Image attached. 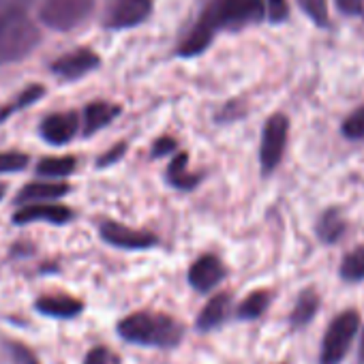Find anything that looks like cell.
Returning a JSON list of instances; mask_svg holds the SVG:
<instances>
[{
  "mask_svg": "<svg viewBox=\"0 0 364 364\" xmlns=\"http://www.w3.org/2000/svg\"><path fill=\"white\" fill-rule=\"evenodd\" d=\"M101 65V58L88 50V48H80L73 50L65 56H60L58 60L52 63V73H56L63 80H80L84 75H88L90 71H95Z\"/></svg>",
  "mask_w": 364,
  "mask_h": 364,
  "instance_id": "8fae6325",
  "label": "cell"
},
{
  "mask_svg": "<svg viewBox=\"0 0 364 364\" xmlns=\"http://www.w3.org/2000/svg\"><path fill=\"white\" fill-rule=\"evenodd\" d=\"M360 323L362 319L355 309L338 311L323 330L319 345V364H343L358 338Z\"/></svg>",
  "mask_w": 364,
  "mask_h": 364,
  "instance_id": "3957f363",
  "label": "cell"
},
{
  "mask_svg": "<svg viewBox=\"0 0 364 364\" xmlns=\"http://www.w3.org/2000/svg\"><path fill=\"white\" fill-rule=\"evenodd\" d=\"M28 165V154L24 152H0V171H20Z\"/></svg>",
  "mask_w": 364,
  "mask_h": 364,
  "instance_id": "484cf974",
  "label": "cell"
},
{
  "mask_svg": "<svg viewBox=\"0 0 364 364\" xmlns=\"http://www.w3.org/2000/svg\"><path fill=\"white\" fill-rule=\"evenodd\" d=\"M272 298H274V294L270 289H253L234 309L236 319H240V321H257V319H262L268 313V309L272 304Z\"/></svg>",
  "mask_w": 364,
  "mask_h": 364,
  "instance_id": "2e32d148",
  "label": "cell"
},
{
  "mask_svg": "<svg viewBox=\"0 0 364 364\" xmlns=\"http://www.w3.org/2000/svg\"><path fill=\"white\" fill-rule=\"evenodd\" d=\"M225 277H228V268L221 262V257L215 253L200 255L189 266V272H187V281L198 294H210L215 287H219L225 281Z\"/></svg>",
  "mask_w": 364,
  "mask_h": 364,
  "instance_id": "9c48e42d",
  "label": "cell"
},
{
  "mask_svg": "<svg viewBox=\"0 0 364 364\" xmlns=\"http://www.w3.org/2000/svg\"><path fill=\"white\" fill-rule=\"evenodd\" d=\"M338 277L343 283H349V285L364 281V245H358L349 253L343 255L341 266H338Z\"/></svg>",
  "mask_w": 364,
  "mask_h": 364,
  "instance_id": "44dd1931",
  "label": "cell"
},
{
  "mask_svg": "<svg viewBox=\"0 0 364 364\" xmlns=\"http://www.w3.org/2000/svg\"><path fill=\"white\" fill-rule=\"evenodd\" d=\"M33 0H0V18L24 14Z\"/></svg>",
  "mask_w": 364,
  "mask_h": 364,
  "instance_id": "f1b7e54d",
  "label": "cell"
},
{
  "mask_svg": "<svg viewBox=\"0 0 364 364\" xmlns=\"http://www.w3.org/2000/svg\"><path fill=\"white\" fill-rule=\"evenodd\" d=\"M319 309H321V296L317 294V289L315 287L300 289L298 296H296V302H294V306H291V311L287 315L289 330L291 332H302L304 328H309L315 321Z\"/></svg>",
  "mask_w": 364,
  "mask_h": 364,
  "instance_id": "7c38bea8",
  "label": "cell"
},
{
  "mask_svg": "<svg viewBox=\"0 0 364 364\" xmlns=\"http://www.w3.org/2000/svg\"><path fill=\"white\" fill-rule=\"evenodd\" d=\"M298 7L302 14L319 28L330 26V16H328V0H298Z\"/></svg>",
  "mask_w": 364,
  "mask_h": 364,
  "instance_id": "cb8c5ba5",
  "label": "cell"
},
{
  "mask_svg": "<svg viewBox=\"0 0 364 364\" xmlns=\"http://www.w3.org/2000/svg\"><path fill=\"white\" fill-rule=\"evenodd\" d=\"M358 364H364V328H362V334L358 341Z\"/></svg>",
  "mask_w": 364,
  "mask_h": 364,
  "instance_id": "836d02e7",
  "label": "cell"
},
{
  "mask_svg": "<svg viewBox=\"0 0 364 364\" xmlns=\"http://www.w3.org/2000/svg\"><path fill=\"white\" fill-rule=\"evenodd\" d=\"M84 364H116V358H114V353L107 347L99 345V347H92L86 353Z\"/></svg>",
  "mask_w": 364,
  "mask_h": 364,
  "instance_id": "83f0119b",
  "label": "cell"
},
{
  "mask_svg": "<svg viewBox=\"0 0 364 364\" xmlns=\"http://www.w3.org/2000/svg\"><path fill=\"white\" fill-rule=\"evenodd\" d=\"M9 349H11V353H14V362H16V364H39V360L35 358V353H33L28 347H24V345L11 343Z\"/></svg>",
  "mask_w": 364,
  "mask_h": 364,
  "instance_id": "f546056e",
  "label": "cell"
},
{
  "mask_svg": "<svg viewBox=\"0 0 364 364\" xmlns=\"http://www.w3.org/2000/svg\"><path fill=\"white\" fill-rule=\"evenodd\" d=\"M347 232V221L338 208H326L317 223H315V236L321 245H336Z\"/></svg>",
  "mask_w": 364,
  "mask_h": 364,
  "instance_id": "e0dca14e",
  "label": "cell"
},
{
  "mask_svg": "<svg viewBox=\"0 0 364 364\" xmlns=\"http://www.w3.org/2000/svg\"><path fill=\"white\" fill-rule=\"evenodd\" d=\"M264 0H206L198 22L180 39L176 54L182 58L200 56L210 48L219 31H240L264 20Z\"/></svg>",
  "mask_w": 364,
  "mask_h": 364,
  "instance_id": "6da1fadb",
  "label": "cell"
},
{
  "mask_svg": "<svg viewBox=\"0 0 364 364\" xmlns=\"http://www.w3.org/2000/svg\"><path fill=\"white\" fill-rule=\"evenodd\" d=\"M152 0H114L105 14V28L127 31L144 24L152 16Z\"/></svg>",
  "mask_w": 364,
  "mask_h": 364,
  "instance_id": "52a82bcc",
  "label": "cell"
},
{
  "mask_svg": "<svg viewBox=\"0 0 364 364\" xmlns=\"http://www.w3.org/2000/svg\"><path fill=\"white\" fill-rule=\"evenodd\" d=\"M101 238L116 247V249H124V251H146L159 245V238L152 232H144V230H133L129 225L116 223V221H105L99 228Z\"/></svg>",
  "mask_w": 364,
  "mask_h": 364,
  "instance_id": "ba28073f",
  "label": "cell"
},
{
  "mask_svg": "<svg viewBox=\"0 0 364 364\" xmlns=\"http://www.w3.org/2000/svg\"><path fill=\"white\" fill-rule=\"evenodd\" d=\"M124 152H127V144H124V141H120V144H116L114 148H109V150H107L99 161H97V165H99V167H107V165H112V163L120 161Z\"/></svg>",
  "mask_w": 364,
  "mask_h": 364,
  "instance_id": "1f68e13d",
  "label": "cell"
},
{
  "mask_svg": "<svg viewBox=\"0 0 364 364\" xmlns=\"http://www.w3.org/2000/svg\"><path fill=\"white\" fill-rule=\"evenodd\" d=\"M69 185L67 182H31L26 185L20 193H18V202H33V200H56L69 193Z\"/></svg>",
  "mask_w": 364,
  "mask_h": 364,
  "instance_id": "ffe728a7",
  "label": "cell"
},
{
  "mask_svg": "<svg viewBox=\"0 0 364 364\" xmlns=\"http://www.w3.org/2000/svg\"><path fill=\"white\" fill-rule=\"evenodd\" d=\"M77 129H80V118L75 112H58V114H50L41 122V137L48 144L63 146L75 137Z\"/></svg>",
  "mask_w": 364,
  "mask_h": 364,
  "instance_id": "4fadbf2b",
  "label": "cell"
},
{
  "mask_svg": "<svg viewBox=\"0 0 364 364\" xmlns=\"http://www.w3.org/2000/svg\"><path fill=\"white\" fill-rule=\"evenodd\" d=\"M39 41V28L24 14L0 18V65L24 60Z\"/></svg>",
  "mask_w": 364,
  "mask_h": 364,
  "instance_id": "277c9868",
  "label": "cell"
},
{
  "mask_svg": "<svg viewBox=\"0 0 364 364\" xmlns=\"http://www.w3.org/2000/svg\"><path fill=\"white\" fill-rule=\"evenodd\" d=\"M287 137H289V118L279 112L272 114L264 124L262 146H259V165L266 176L281 165V159L287 148Z\"/></svg>",
  "mask_w": 364,
  "mask_h": 364,
  "instance_id": "8992f818",
  "label": "cell"
},
{
  "mask_svg": "<svg viewBox=\"0 0 364 364\" xmlns=\"http://www.w3.org/2000/svg\"><path fill=\"white\" fill-rule=\"evenodd\" d=\"M232 311H234V296L230 291L215 294L213 298H208V302L198 313L196 330L200 334H208V332L223 328L228 323V319L232 317Z\"/></svg>",
  "mask_w": 364,
  "mask_h": 364,
  "instance_id": "30bf717a",
  "label": "cell"
},
{
  "mask_svg": "<svg viewBox=\"0 0 364 364\" xmlns=\"http://www.w3.org/2000/svg\"><path fill=\"white\" fill-rule=\"evenodd\" d=\"M46 95V88L41 86V84H33V86H26L20 95H18V99L14 101V103H9L7 107H3L0 109V120H5L7 116H11V114H16V112H20V109H24V107H28V105H33L35 101H39L41 97Z\"/></svg>",
  "mask_w": 364,
  "mask_h": 364,
  "instance_id": "603a6c76",
  "label": "cell"
},
{
  "mask_svg": "<svg viewBox=\"0 0 364 364\" xmlns=\"http://www.w3.org/2000/svg\"><path fill=\"white\" fill-rule=\"evenodd\" d=\"M178 148V141L171 139V137H159L154 144H152V156H167V154H173Z\"/></svg>",
  "mask_w": 364,
  "mask_h": 364,
  "instance_id": "4dcf8cb0",
  "label": "cell"
},
{
  "mask_svg": "<svg viewBox=\"0 0 364 364\" xmlns=\"http://www.w3.org/2000/svg\"><path fill=\"white\" fill-rule=\"evenodd\" d=\"M187 163H189V154L187 152H178L171 163L167 165V182L173 187V189H180V191H193L200 182H202V173H193L187 169Z\"/></svg>",
  "mask_w": 364,
  "mask_h": 364,
  "instance_id": "ac0fdd59",
  "label": "cell"
},
{
  "mask_svg": "<svg viewBox=\"0 0 364 364\" xmlns=\"http://www.w3.org/2000/svg\"><path fill=\"white\" fill-rule=\"evenodd\" d=\"M71 219H73V210L67 206H58V204H28L14 215V221L20 225L31 223V221H50V223L63 225Z\"/></svg>",
  "mask_w": 364,
  "mask_h": 364,
  "instance_id": "5bb4252c",
  "label": "cell"
},
{
  "mask_svg": "<svg viewBox=\"0 0 364 364\" xmlns=\"http://www.w3.org/2000/svg\"><path fill=\"white\" fill-rule=\"evenodd\" d=\"M116 334L137 347L171 351L178 349L187 336V328L178 317L161 311H135L116 323Z\"/></svg>",
  "mask_w": 364,
  "mask_h": 364,
  "instance_id": "7a4b0ae2",
  "label": "cell"
},
{
  "mask_svg": "<svg viewBox=\"0 0 364 364\" xmlns=\"http://www.w3.org/2000/svg\"><path fill=\"white\" fill-rule=\"evenodd\" d=\"M3 196H5V185L0 182V200H3Z\"/></svg>",
  "mask_w": 364,
  "mask_h": 364,
  "instance_id": "e575fe53",
  "label": "cell"
},
{
  "mask_svg": "<svg viewBox=\"0 0 364 364\" xmlns=\"http://www.w3.org/2000/svg\"><path fill=\"white\" fill-rule=\"evenodd\" d=\"M281 364H285V362H281Z\"/></svg>",
  "mask_w": 364,
  "mask_h": 364,
  "instance_id": "d590c367",
  "label": "cell"
},
{
  "mask_svg": "<svg viewBox=\"0 0 364 364\" xmlns=\"http://www.w3.org/2000/svg\"><path fill=\"white\" fill-rule=\"evenodd\" d=\"M120 116V107L116 103H105V101H95L88 103L84 109V135H92L101 129H105L114 118Z\"/></svg>",
  "mask_w": 364,
  "mask_h": 364,
  "instance_id": "d6986e66",
  "label": "cell"
},
{
  "mask_svg": "<svg viewBox=\"0 0 364 364\" xmlns=\"http://www.w3.org/2000/svg\"><path fill=\"white\" fill-rule=\"evenodd\" d=\"M341 133L351 141H364V105L353 109L341 124Z\"/></svg>",
  "mask_w": 364,
  "mask_h": 364,
  "instance_id": "d4e9b609",
  "label": "cell"
},
{
  "mask_svg": "<svg viewBox=\"0 0 364 364\" xmlns=\"http://www.w3.org/2000/svg\"><path fill=\"white\" fill-rule=\"evenodd\" d=\"M341 14L345 16H360L364 9V0H334Z\"/></svg>",
  "mask_w": 364,
  "mask_h": 364,
  "instance_id": "d6a6232c",
  "label": "cell"
},
{
  "mask_svg": "<svg viewBox=\"0 0 364 364\" xmlns=\"http://www.w3.org/2000/svg\"><path fill=\"white\" fill-rule=\"evenodd\" d=\"M37 309H39V313L50 315V317L71 319L84 311V302L73 296H67V294H50V296H41L37 300Z\"/></svg>",
  "mask_w": 364,
  "mask_h": 364,
  "instance_id": "9a60e30c",
  "label": "cell"
},
{
  "mask_svg": "<svg viewBox=\"0 0 364 364\" xmlns=\"http://www.w3.org/2000/svg\"><path fill=\"white\" fill-rule=\"evenodd\" d=\"M95 9V0H43L39 16L52 31H73L86 22Z\"/></svg>",
  "mask_w": 364,
  "mask_h": 364,
  "instance_id": "5b68a950",
  "label": "cell"
},
{
  "mask_svg": "<svg viewBox=\"0 0 364 364\" xmlns=\"http://www.w3.org/2000/svg\"><path fill=\"white\" fill-rule=\"evenodd\" d=\"M77 167L75 156H46L37 163V173L48 178H65Z\"/></svg>",
  "mask_w": 364,
  "mask_h": 364,
  "instance_id": "7402d4cb",
  "label": "cell"
},
{
  "mask_svg": "<svg viewBox=\"0 0 364 364\" xmlns=\"http://www.w3.org/2000/svg\"><path fill=\"white\" fill-rule=\"evenodd\" d=\"M266 11L272 24H283L289 18V3L287 0H266Z\"/></svg>",
  "mask_w": 364,
  "mask_h": 364,
  "instance_id": "4316f807",
  "label": "cell"
}]
</instances>
